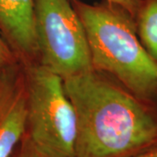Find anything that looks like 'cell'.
Here are the masks:
<instances>
[{
    "mask_svg": "<svg viewBox=\"0 0 157 157\" xmlns=\"http://www.w3.org/2000/svg\"><path fill=\"white\" fill-rule=\"evenodd\" d=\"M39 63L63 79L93 70L83 24L72 0H34Z\"/></svg>",
    "mask_w": 157,
    "mask_h": 157,
    "instance_id": "obj_4",
    "label": "cell"
},
{
    "mask_svg": "<svg viewBox=\"0 0 157 157\" xmlns=\"http://www.w3.org/2000/svg\"><path fill=\"white\" fill-rule=\"evenodd\" d=\"M13 155L14 157H49L39 151L25 134L20 141L18 151Z\"/></svg>",
    "mask_w": 157,
    "mask_h": 157,
    "instance_id": "obj_8",
    "label": "cell"
},
{
    "mask_svg": "<svg viewBox=\"0 0 157 157\" xmlns=\"http://www.w3.org/2000/svg\"><path fill=\"white\" fill-rule=\"evenodd\" d=\"M24 68L27 109L25 135L47 156L76 157V113L64 79L39 63L26 64Z\"/></svg>",
    "mask_w": 157,
    "mask_h": 157,
    "instance_id": "obj_3",
    "label": "cell"
},
{
    "mask_svg": "<svg viewBox=\"0 0 157 157\" xmlns=\"http://www.w3.org/2000/svg\"><path fill=\"white\" fill-rule=\"evenodd\" d=\"M12 63H14L12 52L9 45L6 44L5 37L0 28V71Z\"/></svg>",
    "mask_w": 157,
    "mask_h": 157,
    "instance_id": "obj_9",
    "label": "cell"
},
{
    "mask_svg": "<svg viewBox=\"0 0 157 157\" xmlns=\"http://www.w3.org/2000/svg\"><path fill=\"white\" fill-rule=\"evenodd\" d=\"M0 28L24 65L39 63L34 0H0Z\"/></svg>",
    "mask_w": 157,
    "mask_h": 157,
    "instance_id": "obj_6",
    "label": "cell"
},
{
    "mask_svg": "<svg viewBox=\"0 0 157 157\" xmlns=\"http://www.w3.org/2000/svg\"><path fill=\"white\" fill-rule=\"evenodd\" d=\"M124 7L135 17L137 10L140 6V0H107Z\"/></svg>",
    "mask_w": 157,
    "mask_h": 157,
    "instance_id": "obj_10",
    "label": "cell"
},
{
    "mask_svg": "<svg viewBox=\"0 0 157 157\" xmlns=\"http://www.w3.org/2000/svg\"><path fill=\"white\" fill-rule=\"evenodd\" d=\"M64 86L76 113V157H131L157 145V101L94 69Z\"/></svg>",
    "mask_w": 157,
    "mask_h": 157,
    "instance_id": "obj_1",
    "label": "cell"
},
{
    "mask_svg": "<svg viewBox=\"0 0 157 157\" xmlns=\"http://www.w3.org/2000/svg\"><path fill=\"white\" fill-rule=\"evenodd\" d=\"M131 157H157V145Z\"/></svg>",
    "mask_w": 157,
    "mask_h": 157,
    "instance_id": "obj_11",
    "label": "cell"
},
{
    "mask_svg": "<svg viewBox=\"0 0 157 157\" xmlns=\"http://www.w3.org/2000/svg\"><path fill=\"white\" fill-rule=\"evenodd\" d=\"M26 84L23 67L0 71V157H12L26 131Z\"/></svg>",
    "mask_w": 157,
    "mask_h": 157,
    "instance_id": "obj_5",
    "label": "cell"
},
{
    "mask_svg": "<svg viewBox=\"0 0 157 157\" xmlns=\"http://www.w3.org/2000/svg\"><path fill=\"white\" fill-rule=\"evenodd\" d=\"M135 18L141 44L157 61V0H140Z\"/></svg>",
    "mask_w": 157,
    "mask_h": 157,
    "instance_id": "obj_7",
    "label": "cell"
},
{
    "mask_svg": "<svg viewBox=\"0 0 157 157\" xmlns=\"http://www.w3.org/2000/svg\"><path fill=\"white\" fill-rule=\"evenodd\" d=\"M83 24L93 69L112 77L141 98L157 101V61L138 36L135 17L107 0H72Z\"/></svg>",
    "mask_w": 157,
    "mask_h": 157,
    "instance_id": "obj_2",
    "label": "cell"
}]
</instances>
